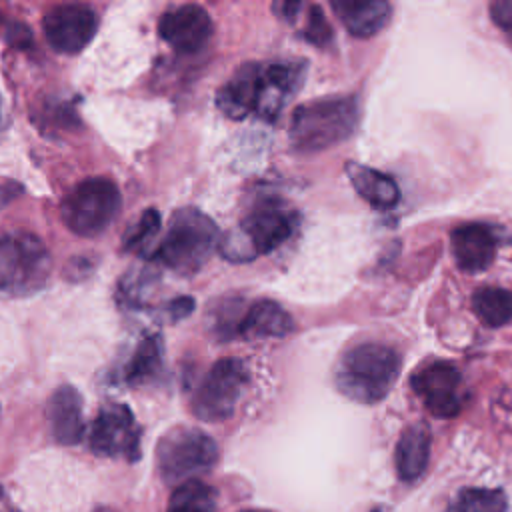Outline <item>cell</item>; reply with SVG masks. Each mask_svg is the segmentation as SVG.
<instances>
[{"instance_id":"7402d4cb","label":"cell","mask_w":512,"mask_h":512,"mask_svg":"<svg viewBox=\"0 0 512 512\" xmlns=\"http://www.w3.org/2000/svg\"><path fill=\"white\" fill-rule=\"evenodd\" d=\"M162 352H164V346L160 336L158 334L146 336L138 344L126 368V382L132 386H140L154 380L162 370Z\"/></svg>"},{"instance_id":"5bb4252c","label":"cell","mask_w":512,"mask_h":512,"mask_svg":"<svg viewBox=\"0 0 512 512\" xmlns=\"http://www.w3.org/2000/svg\"><path fill=\"white\" fill-rule=\"evenodd\" d=\"M498 250V236L488 224H460L450 232V252L462 272L474 274L486 270Z\"/></svg>"},{"instance_id":"4316f807","label":"cell","mask_w":512,"mask_h":512,"mask_svg":"<svg viewBox=\"0 0 512 512\" xmlns=\"http://www.w3.org/2000/svg\"><path fill=\"white\" fill-rule=\"evenodd\" d=\"M492 22L504 32L508 42L512 44V0H498L490 4Z\"/></svg>"},{"instance_id":"ba28073f","label":"cell","mask_w":512,"mask_h":512,"mask_svg":"<svg viewBox=\"0 0 512 512\" xmlns=\"http://www.w3.org/2000/svg\"><path fill=\"white\" fill-rule=\"evenodd\" d=\"M248 384V366L240 358H220L196 386L190 410L204 422L228 420Z\"/></svg>"},{"instance_id":"f546056e","label":"cell","mask_w":512,"mask_h":512,"mask_svg":"<svg viewBox=\"0 0 512 512\" xmlns=\"http://www.w3.org/2000/svg\"><path fill=\"white\" fill-rule=\"evenodd\" d=\"M96 512H114V510L112 508H98Z\"/></svg>"},{"instance_id":"4fadbf2b","label":"cell","mask_w":512,"mask_h":512,"mask_svg":"<svg viewBox=\"0 0 512 512\" xmlns=\"http://www.w3.org/2000/svg\"><path fill=\"white\" fill-rule=\"evenodd\" d=\"M158 32L176 52L194 54L206 46L214 32V24L202 6L182 4L160 16Z\"/></svg>"},{"instance_id":"30bf717a","label":"cell","mask_w":512,"mask_h":512,"mask_svg":"<svg viewBox=\"0 0 512 512\" xmlns=\"http://www.w3.org/2000/svg\"><path fill=\"white\" fill-rule=\"evenodd\" d=\"M412 390L436 418H454L464 406V380L450 362H430L412 376Z\"/></svg>"},{"instance_id":"484cf974","label":"cell","mask_w":512,"mask_h":512,"mask_svg":"<svg viewBox=\"0 0 512 512\" xmlns=\"http://www.w3.org/2000/svg\"><path fill=\"white\" fill-rule=\"evenodd\" d=\"M304 38L310 44L316 46H326L332 40V28L322 12L320 6H310L308 8V20H306V28H304Z\"/></svg>"},{"instance_id":"e0dca14e","label":"cell","mask_w":512,"mask_h":512,"mask_svg":"<svg viewBox=\"0 0 512 512\" xmlns=\"http://www.w3.org/2000/svg\"><path fill=\"white\" fill-rule=\"evenodd\" d=\"M332 10L356 38L378 34L390 20L392 6L384 0H334Z\"/></svg>"},{"instance_id":"7c38bea8","label":"cell","mask_w":512,"mask_h":512,"mask_svg":"<svg viewBox=\"0 0 512 512\" xmlns=\"http://www.w3.org/2000/svg\"><path fill=\"white\" fill-rule=\"evenodd\" d=\"M306 76V62H270L260 64L256 114L264 120H276L288 100L300 90Z\"/></svg>"},{"instance_id":"9c48e42d","label":"cell","mask_w":512,"mask_h":512,"mask_svg":"<svg viewBox=\"0 0 512 512\" xmlns=\"http://www.w3.org/2000/svg\"><path fill=\"white\" fill-rule=\"evenodd\" d=\"M90 450L106 458H140V428L126 404H106L94 418L88 434Z\"/></svg>"},{"instance_id":"9a60e30c","label":"cell","mask_w":512,"mask_h":512,"mask_svg":"<svg viewBox=\"0 0 512 512\" xmlns=\"http://www.w3.org/2000/svg\"><path fill=\"white\" fill-rule=\"evenodd\" d=\"M46 418L56 442L64 446L78 444L86 430L80 392L70 384L58 386L48 398Z\"/></svg>"},{"instance_id":"603a6c76","label":"cell","mask_w":512,"mask_h":512,"mask_svg":"<svg viewBox=\"0 0 512 512\" xmlns=\"http://www.w3.org/2000/svg\"><path fill=\"white\" fill-rule=\"evenodd\" d=\"M216 492L198 478L178 484L168 500L166 512H214Z\"/></svg>"},{"instance_id":"52a82bcc","label":"cell","mask_w":512,"mask_h":512,"mask_svg":"<svg viewBox=\"0 0 512 512\" xmlns=\"http://www.w3.org/2000/svg\"><path fill=\"white\" fill-rule=\"evenodd\" d=\"M50 266V254L38 236L16 232L0 238V292L28 296L40 290Z\"/></svg>"},{"instance_id":"83f0119b","label":"cell","mask_w":512,"mask_h":512,"mask_svg":"<svg viewBox=\"0 0 512 512\" xmlns=\"http://www.w3.org/2000/svg\"><path fill=\"white\" fill-rule=\"evenodd\" d=\"M192 310H194V300L188 296H180L168 304V312H170L172 320H180V318L188 316Z\"/></svg>"},{"instance_id":"8992f818","label":"cell","mask_w":512,"mask_h":512,"mask_svg":"<svg viewBox=\"0 0 512 512\" xmlns=\"http://www.w3.org/2000/svg\"><path fill=\"white\" fill-rule=\"evenodd\" d=\"M218 462V446L198 428L168 430L156 446V464L166 484H182L208 472Z\"/></svg>"},{"instance_id":"cb8c5ba5","label":"cell","mask_w":512,"mask_h":512,"mask_svg":"<svg viewBox=\"0 0 512 512\" xmlns=\"http://www.w3.org/2000/svg\"><path fill=\"white\" fill-rule=\"evenodd\" d=\"M508 498L498 488H462L446 512H506Z\"/></svg>"},{"instance_id":"3957f363","label":"cell","mask_w":512,"mask_h":512,"mask_svg":"<svg viewBox=\"0 0 512 512\" xmlns=\"http://www.w3.org/2000/svg\"><path fill=\"white\" fill-rule=\"evenodd\" d=\"M218 228L210 216L196 208H180L172 214L162 242L154 250V260L178 274L200 270L214 248H218Z\"/></svg>"},{"instance_id":"5b68a950","label":"cell","mask_w":512,"mask_h":512,"mask_svg":"<svg viewBox=\"0 0 512 512\" xmlns=\"http://www.w3.org/2000/svg\"><path fill=\"white\" fill-rule=\"evenodd\" d=\"M122 194L114 180L92 176L78 182L60 204V216L68 230L92 238L102 234L118 216Z\"/></svg>"},{"instance_id":"f1b7e54d","label":"cell","mask_w":512,"mask_h":512,"mask_svg":"<svg viewBox=\"0 0 512 512\" xmlns=\"http://www.w3.org/2000/svg\"><path fill=\"white\" fill-rule=\"evenodd\" d=\"M302 4L300 2H274L272 10L278 14V18L286 20V22H294L298 18Z\"/></svg>"},{"instance_id":"d6986e66","label":"cell","mask_w":512,"mask_h":512,"mask_svg":"<svg viewBox=\"0 0 512 512\" xmlns=\"http://www.w3.org/2000/svg\"><path fill=\"white\" fill-rule=\"evenodd\" d=\"M430 458V430L424 422L408 426L396 442V472L402 482H414L422 476Z\"/></svg>"},{"instance_id":"ffe728a7","label":"cell","mask_w":512,"mask_h":512,"mask_svg":"<svg viewBox=\"0 0 512 512\" xmlns=\"http://www.w3.org/2000/svg\"><path fill=\"white\" fill-rule=\"evenodd\" d=\"M346 174L350 178V184L354 186V190L374 208H392L398 204L400 200V188L394 182V178H390L384 172H378L370 166H362L356 162H348L346 164Z\"/></svg>"},{"instance_id":"8fae6325","label":"cell","mask_w":512,"mask_h":512,"mask_svg":"<svg viewBox=\"0 0 512 512\" xmlns=\"http://www.w3.org/2000/svg\"><path fill=\"white\" fill-rule=\"evenodd\" d=\"M96 28V12L86 4H58L42 20L46 42L60 54H76L86 48Z\"/></svg>"},{"instance_id":"4dcf8cb0","label":"cell","mask_w":512,"mask_h":512,"mask_svg":"<svg viewBox=\"0 0 512 512\" xmlns=\"http://www.w3.org/2000/svg\"><path fill=\"white\" fill-rule=\"evenodd\" d=\"M242 512H268V510H242Z\"/></svg>"},{"instance_id":"ac0fdd59","label":"cell","mask_w":512,"mask_h":512,"mask_svg":"<svg viewBox=\"0 0 512 512\" xmlns=\"http://www.w3.org/2000/svg\"><path fill=\"white\" fill-rule=\"evenodd\" d=\"M292 330V316L274 300H256L250 304L238 326V334L244 338H284Z\"/></svg>"},{"instance_id":"44dd1931","label":"cell","mask_w":512,"mask_h":512,"mask_svg":"<svg viewBox=\"0 0 512 512\" xmlns=\"http://www.w3.org/2000/svg\"><path fill=\"white\" fill-rule=\"evenodd\" d=\"M472 310L486 326H506L512 322V290L482 286L472 294Z\"/></svg>"},{"instance_id":"277c9868","label":"cell","mask_w":512,"mask_h":512,"mask_svg":"<svg viewBox=\"0 0 512 512\" xmlns=\"http://www.w3.org/2000/svg\"><path fill=\"white\" fill-rule=\"evenodd\" d=\"M296 228V216L278 202H260L218 240V252L232 262H248L282 246Z\"/></svg>"},{"instance_id":"d4e9b609","label":"cell","mask_w":512,"mask_h":512,"mask_svg":"<svg viewBox=\"0 0 512 512\" xmlns=\"http://www.w3.org/2000/svg\"><path fill=\"white\" fill-rule=\"evenodd\" d=\"M160 226H162L160 212L156 208H146L140 214L138 222L126 232L122 248L126 252H130V250H144L156 238V234L160 232Z\"/></svg>"},{"instance_id":"6da1fadb","label":"cell","mask_w":512,"mask_h":512,"mask_svg":"<svg viewBox=\"0 0 512 512\" xmlns=\"http://www.w3.org/2000/svg\"><path fill=\"white\" fill-rule=\"evenodd\" d=\"M400 374V356L380 342H362L346 350L334 370L336 388L350 400L374 404L382 400Z\"/></svg>"},{"instance_id":"7a4b0ae2","label":"cell","mask_w":512,"mask_h":512,"mask_svg":"<svg viewBox=\"0 0 512 512\" xmlns=\"http://www.w3.org/2000/svg\"><path fill=\"white\" fill-rule=\"evenodd\" d=\"M358 116L360 108L354 96H332L304 102L290 118V144L302 154L332 148L356 130Z\"/></svg>"},{"instance_id":"2e32d148","label":"cell","mask_w":512,"mask_h":512,"mask_svg":"<svg viewBox=\"0 0 512 512\" xmlns=\"http://www.w3.org/2000/svg\"><path fill=\"white\" fill-rule=\"evenodd\" d=\"M258 76H260V64L256 62L242 64L232 74V78L218 90L216 94L218 110L232 120H242L244 116L254 112L256 98H258Z\"/></svg>"}]
</instances>
